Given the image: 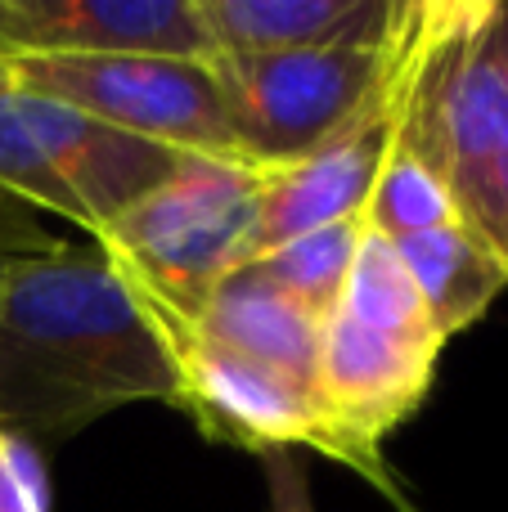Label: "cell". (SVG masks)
<instances>
[{
  "instance_id": "6da1fadb",
  "label": "cell",
  "mask_w": 508,
  "mask_h": 512,
  "mask_svg": "<svg viewBox=\"0 0 508 512\" xmlns=\"http://www.w3.org/2000/svg\"><path fill=\"white\" fill-rule=\"evenodd\" d=\"M126 405H176L131 283L90 243L0 261V427L63 441Z\"/></svg>"
},
{
  "instance_id": "7a4b0ae2",
  "label": "cell",
  "mask_w": 508,
  "mask_h": 512,
  "mask_svg": "<svg viewBox=\"0 0 508 512\" xmlns=\"http://www.w3.org/2000/svg\"><path fill=\"white\" fill-rule=\"evenodd\" d=\"M135 301H140L144 319L158 333L162 351L171 360V373H176V409H185L194 418V427L207 441L252 454L315 450L324 459L342 463V468L360 472L378 495L392 499L401 512H419L396 472H378L338 432V423L320 405L311 382L284 378V373L221 346L216 337L203 333V324L194 315H180V310L144 297V292H135Z\"/></svg>"
},
{
  "instance_id": "3957f363",
  "label": "cell",
  "mask_w": 508,
  "mask_h": 512,
  "mask_svg": "<svg viewBox=\"0 0 508 512\" xmlns=\"http://www.w3.org/2000/svg\"><path fill=\"white\" fill-rule=\"evenodd\" d=\"M261 185L266 171L189 153L167 185L99 230L95 248L135 292L198 315L216 283L248 261Z\"/></svg>"
},
{
  "instance_id": "277c9868",
  "label": "cell",
  "mask_w": 508,
  "mask_h": 512,
  "mask_svg": "<svg viewBox=\"0 0 508 512\" xmlns=\"http://www.w3.org/2000/svg\"><path fill=\"white\" fill-rule=\"evenodd\" d=\"M207 63L243 158L261 171H279L315 153L374 99L387 68V41L315 50H212Z\"/></svg>"
},
{
  "instance_id": "5b68a950",
  "label": "cell",
  "mask_w": 508,
  "mask_h": 512,
  "mask_svg": "<svg viewBox=\"0 0 508 512\" xmlns=\"http://www.w3.org/2000/svg\"><path fill=\"white\" fill-rule=\"evenodd\" d=\"M14 90L68 104L86 117L198 153L243 162L225 117V99L207 59L185 54H27L9 59ZM261 171V167H257Z\"/></svg>"
},
{
  "instance_id": "8992f818",
  "label": "cell",
  "mask_w": 508,
  "mask_h": 512,
  "mask_svg": "<svg viewBox=\"0 0 508 512\" xmlns=\"http://www.w3.org/2000/svg\"><path fill=\"white\" fill-rule=\"evenodd\" d=\"M401 126V104H396L392 72L383 68L374 99L342 126L338 135L320 144L315 153L297 158L293 167L266 171L257 203V225L248 239V261H261L266 252L302 239L311 230H324L347 216H365V203L374 194V180L383 171V158Z\"/></svg>"
},
{
  "instance_id": "52a82bcc",
  "label": "cell",
  "mask_w": 508,
  "mask_h": 512,
  "mask_svg": "<svg viewBox=\"0 0 508 512\" xmlns=\"http://www.w3.org/2000/svg\"><path fill=\"white\" fill-rule=\"evenodd\" d=\"M441 351L446 342L378 333L338 310L324 319L320 355H315V396L338 423V432L378 472H392L383 436L428 400Z\"/></svg>"
},
{
  "instance_id": "ba28073f",
  "label": "cell",
  "mask_w": 508,
  "mask_h": 512,
  "mask_svg": "<svg viewBox=\"0 0 508 512\" xmlns=\"http://www.w3.org/2000/svg\"><path fill=\"white\" fill-rule=\"evenodd\" d=\"M9 99H14L23 126L32 131V140L41 144L54 176L72 194L90 243L99 239V230L108 221H117L158 185H167L189 158L185 149L117 131L99 117H86L77 108L54 104V99L41 95H27V90H14Z\"/></svg>"
},
{
  "instance_id": "9c48e42d",
  "label": "cell",
  "mask_w": 508,
  "mask_h": 512,
  "mask_svg": "<svg viewBox=\"0 0 508 512\" xmlns=\"http://www.w3.org/2000/svg\"><path fill=\"white\" fill-rule=\"evenodd\" d=\"M27 54H185L212 45L194 0H0V59Z\"/></svg>"
},
{
  "instance_id": "30bf717a",
  "label": "cell",
  "mask_w": 508,
  "mask_h": 512,
  "mask_svg": "<svg viewBox=\"0 0 508 512\" xmlns=\"http://www.w3.org/2000/svg\"><path fill=\"white\" fill-rule=\"evenodd\" d=\"M401 0H194L212 50L383 45Z\"/></svg>"
},
{
  "instance_id": "8fae6325",
  "label": "cell",
  "mask_w": 508,
  "mask_h": 512,
  "mask_svg": "<svg viewBox=\"0 0 508 512\" xmlns=\"http://www.w3.org/2000/svg\"><path fill=\"white\" fill-rule=\"evenodd\" d=\"M194 319L221 346L315 387L324 319L297 297H288L284 288H275L257 265H239L225 274Z\"/></svg>"
},
{
  "instance_id": "7c38bea8",
  "label": "cell",
  "mask_w": 508,
  "mask_h": 512,
  "mask_svg": "<svg viewBox=\"0 0 508 512\" xmlns=\"http://www.w3.org/2000/svg\"><path fill=\"white\" fill-rule=\"evenodd\" d=\"M396 252H401L405 270L414 274L428 324L441 342L473 328L491 310V301L508 288V261L464 216L437 225V230L410 234V239L396 243Z\"/></svg>"
},
{
  "instance_id": "4fadbf2b",
  "label": "cell",
  "mask_w": 508,
  "mask_h": 512,
  "mask_svg": "<svg viewBox=\"0 0 508 512\" xmlns=\"http://www.w3.org/2000/svg\"><path fill=\"white\" fill-rule=\"evenodd\" d=\"M338 315L356 319L365 328H378V333H392V337H432V342H441L432 333L423 297L414 288V274L405 270L396 243L374 234L369 225H365V239H360L356 256H351L347 283H342V297H338Z\"/></svg>"
},
{
  "instance_id": "5bb4252c",
  "label": "cell",
  "mask_w": 508,
  "mask_h": 512,
  "mask_svg": "<svg viewBox=\"0 0 508 512\" xmlns=\"http://www.w3.org/2000/svg\"><path fill=\"white\" fill-rule=\"evenodd\" d=\"M446 221H459V203L450 194L446 176L396 135L383 158V171L374 180V194L365 203V225L383 239L401 243L410 234L437 230Z\"/></svg>"
},
{
  "instance_id": "9a60e30c",
  "label": "cell",
  "mask_w": 508,
  "mask_h": 512,
  "mask_svg": "<svg viewBox=\"0 0 508 512\" xmlns=\"http://www.w3.org/2000/svg\"><path fill=\"white\" fill-rule=\"evenodd\" d=\"M360 239H365V216H347V221H333V225H324V230H311V234H302V239L284 243V248L266 252L252 265H257L275 288H284L288 297H297L320 319H329L333 310H338L342 283H347L351 256H356Z\"/></svg>"
},
{
  "instance_id": "2e32d148",
  "label": "cell",
  "mask_w": 508,
  "mask_h": 512,
  "mask_svg": "<svg viewBox=\"0 0 508 512\" xmlns=\"http://www.w3.org/2000/svg\"><path fill=\"white\" fill-rule=\"evenodd\" d=\"M14 95V90H9ZM0 95V189L23 203H32L41 216H59V221L77 225L86 234V221H81L72 194L63 189V180L54 176V167L45 162L41 144L32 140V131L23 126L14 99Z\"/></svg>"
},
{
  "instance_id": "e0dca14e",
  "label": "cell",
  "mask_w": 508,
  "mask_h": 512,
  "mask_svg": "<svg viewBox=\"0 0 508 512\" xmlns=\"http://www.w3.org/2000/svg\"><path fill=\"white\" fill-rule=\"evenodd\" d=\"M0 512H50V477L32 441L0 427Z\"/></svg>"
},
{
  "instance_id": "ac0fdd59",
  "label": "cell",
  "mask_w": 508,
  "mask_h": 512,
  "mask_svg": "<svg viewBox=\"0 0 508 512\" xmlns=\"http://www.w3.org/2000/svg\"><path fill=\"white\" fill-rule=\"evenodd\" d=\"M63 243L68 239H59V234L41 221V212H36L32 203H23V198H14V194L0 189V261H5V256L59 252Z\"/></svg>"
},
{
  "instance_id": "d6986e66",
  "label": "cell",
  "mask_w": 508,
  "mask_h": 512,
  "mask_svg": "<svg viewBox=\"0 0 508 512\" xmlns=\"http://www.w3.org/2000/svg\"><path fill=\"white\" fill-rule=\"evenodd\" d=\"M261 468H266V512H315L311 477L293 459V450L261 454Z\"/></svg>"
},
{
  "instance_id": "ffe728a7",
  "label": "cell",
  "mask_w": 508,
  "mask_h": 512,
  "mask_svg": "<svg viewBox=\"0 0 508 512\" xmlns=\"http://www.w3.org/2000/svg\"><path fill=\"white\" fill-rule=\"evenodd\" d=\"M14 90V72H9V59H0V95Z\"/></svg>"
}]
</instances>
